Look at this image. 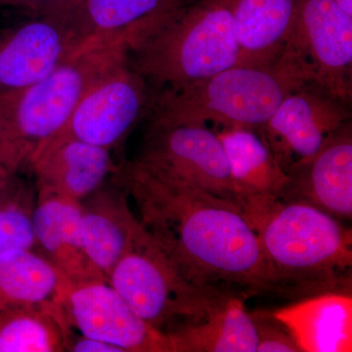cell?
<instances>
[{"instance_id": "6da1fadb", "label": "cell", "mask_w": 352, "mask_h": 352, "mask_svg": "<svg viewBox=\"0 0 352 352\" xmlns=\"http://www.w3.org/2000/svg\"><path fill=\"white\" fill-rule=\"evenodd\" d=\"M122 170L139 223L180 276L240 298L277 294L258 235L239 206L132 162Z\"/></svg>"}, {"instance_id": "7a4b0ae2", "label": "cell", "mask_w": 352, "mask_h": 352, "mask_svg": "<svg viewBox=\"0 0 352 352\" xmlns=\"http://www.w3.org/2000/svg\"><path fill=\"white\" fill-rule=\"evenodd\" d=\"M243 212L258 235L277 295L351 292L352 234L340 220L288 198L252 204Z\"/></svg>"}, {"instance_id": "3957f363", "label": "cell", "mask_w": 352, "mask_h": 352, "mask_svg": "<svg viewBox=\"0 0 352 352\" xmlns=\"http://www.w3.org/2000/svg\"><path fill=\"white\" fill-rule=\"evenodd\" d=\"M241 63L226 0H191L134 36L129 64L153 94L179 89Z\"/></svg>"}, {"instance_id": "277c9868", "label": "cell", "mask_w": 352, "mask_h": 352, "mask_svg": "<svg viewBox=\"0 0 352 352\" xmlns=\"http://www.w3.org/2000/svg\"><path fill=\"white\" fill-rule=\"evenodd\" d=\"M314 80L305 59L286 47L267 64H239L193 85L154 94L146 120L258 129L287 95Z\"/></svg>"}, {"instance_id": "5b68a950", "label": "cell", "mask_w": 352, "mask_h": 352, "mask_svg": "<svg viewBox=\"0 0 352 352\" xmlns=\"http://www.w3.org/2000/svg\"><path fill=\"white\" fill-rule=\"evenodd\" d=\"M127 38L89 41L22 91L0 97L9 139L29 163L34 153L59 133L88 92L129 58Z\"/></svg>"}, {"instance_id": "8992f818", "label": "cell", "mask_w": 352, "mask_h": 352, "mask_svg": "<svg viewBox=\"0 0 352 352\" xmlns=\"http://www.w3.org/2000/svg\"><path fill=\"white\" fill-rule=\"evenodd\" d=\"M108 282L142 320L166 337L204 320L232 296L186 281L142 227Z\"/></svg>"}, {"instance_id": "52a82bcc", "label": "cell", "mask_w": 352, "mask_h": 352, "mask_svg": "<svg viewBox=\"0 0 352 352\" xmlns=\"http://www.w3.org/2000/svg\"><path fill=\"white\" fill-rule=\"evenodd\" d=\"M146 120L142 146L132 163L188 183L242 208L228 157L215 131L201 124Z\"/></svg>"}, {"instance_id": "ba28073f", "label": "cell", "mask_w": 352, "mask_h": 352, "mask_svg": "<svg viewBox=\"0 0 352 352\" xmlns=\"http://www.w3.org/2000/svg\"><path fill=\"white\" fill-rule=\"evenodd\" d=\"M351 117V103L309 80L287 95L276 112L256 131L288 173L311 159Z\"/></svg>"}, {"instance_id": "9c48e42d", "label": "cell", "mask_w": 352, "mask_h": 352, "mask_svg": "<svg viewBox=\"0 0 352 352\" xmlns=\"http://www.w3.org/2000/svg\"><path fill=\"white\" fill-rule=\"evenodd\" d=\"M153 98L149 85L127 58L88 92L68 124L53 138H73L112 150L146 120Z\"/></svg>"}, {"instance_id": "30bf717a", "label": "cell", "mask_w": 352, "mask_h": 352, "mask_svg": "<svg viewBox=\"0 0 352 352\" xmlns=\"http://www.w3.org/2000/svg\"><path fill=\"white\" fill-rule=\"evenodd\" d=\"M287 44L307 62L315 82L351 103L352 16L333 0H296Z\"/></svg>"}, {"instance_id": "8fae6325", "label": "cell", "mask_w": 352, "mask_h": 352, "mask_svg": "<svg viewBox=\"0 0 352 352\" xmlns=\"http://www.w3.org/2000/svg\"><path fill=\"white\" fill-rule=\"evenodd\" d=\"M30 17L0 29V97L38 82L85 44L66 13Z\"/></svg>"}, {"instance_id": "7c38bea8", "label": "cell", "mask_w": 352, "mask_h": 352, "mask_svg": "<svg viewBox=\"0 0 352 352\" xmlns=\"http://www.w3.org/2000/svg\"><path fill=\"white\" fill-rule=\"evenodd\" d=\"M62 310L69 328L124 352H173L168 337L142 320L107 281L72 285Z\"/></svg>"}, {"instance_id": "4fadbf2b", "label": "cell", "mask_w": 352, "mask_h": 352, "mask_svg": "<svg viewBox=\"0 0 352 352\" xmlns=\"http://www.w3.org/2000/svg\"><path fill=\"white\" fill-rule=\"evenodd\" d=\"M280 198L311 204L339 220L352 217V122H346L321 149L288 173Z\"/></svg>"}, {"instance_id": "5bb4252c", "label": "cell", "mask_w": 352, "mask_h": 352, "mask_svg": "<svg viewBox=\"0 0 352 352\" xmlns=\"http://www.w3.org/2000/svg\"><path fill=\"white\" fill-rule=\"evenodd\" d=\"M38 193L82 201L98 191L120 170L111 150L73 138H53L30 159Z\"/></svg>"}, {"instance_id": "9a60e30c", "label": "cell", "mask_w": 352, "mask_h": 352, "mask_svg": "<svg viewBox=\"0 0 352 352\" xmlns=\"http://www.w3.org/2000/svg\"><path fill=\"white\" fill-rule=\"evenodd\" d=\"M38 194V204L32 210V229L38 247L72 285L107 281L85 254L80 201L57 194Z\"/></svg>"}, {"instance_id": "2e32d148", "label": "cell", "mask_w": 352, "mask_h": 352, "mask_svg": "<svg viewBox=\"0 0 352 352\" xmlns=\"http://www.w3.org/2000/svg\"><path fill=\"white\" fill-rule=\"evenodd\" d=\"M272 314L291 333L300 351H352L351 292H325L305 296Z\"/></svg>"}, {"instance_id": "e0dca14e", "label": "cell", "mask_w": 352, "mask_h": 352, "mask_svg": "<svg viewBox=\"0 0 352 352\" xmlns=\"http://www.w3.org/2000/svg\"><path fill=\"white\" fill-rule=\"evenodd\" d=\"M215 132L228 157L242 210L282 196L288 175L258 131L228 126L219 127Z\"/></svg>"}, {"instance_id": "ac0fdd59", "label": "cell", "mask_w": 352, "mask_h": 352, "mask_svg": "<svg viewBox=\"0 0 352 352\" xmlns=\"http://www.w3.org/2000/svg\"><path fill=\"white\" fill-rule=\"evenodd\" d=\"M94 195L97 200L82 207V244L90 263L108 281L113 267L131 249L141 226L124 194L102 191L101 187Z\"/></svg>"}, {"instance_id": "d6986e66", "label": "cell", "mask_w": 352, "mask_h": 352, "mask_svg": "<svg viewBox=\"0 0 352 352\" xmlns=\"http://www.w3.org/2000/svg\"><path fill=\"white\" fill-rule=\"evenodd\" d=\"M191 0H78L66 12L83 43L129 38Z\"/></svg>"}, {"instance_id": "ffe728a7", "label": "cell", "mask_w": 352, "mask_h": 352, "mask_svg": "<svg viewBox=\"0 0 352 352\" xmlns=\"http://www.w3.org/2000/svg\"><path fill=\"white\" fill-rule=\"evenodd\" d=\"M71 287L63 273L34 250H10L0 256V303L6 309L23 307L62 309Z\"/></svg>"}, {"instance_id": "44dd1931", "label": "cell", "mask_w": 352, "mask_h": 352, "mask_svg": "<svg viewBox=\"0 0 352 352\" xmlns=\"http://www.w3.org/2000/svg\"><path fill=\"white\" fill-rule=\"evenodd\" d=\"M241 47V63L267 64L283 53L296 0H226Z\"/></svg>"}, {"instance_id": "7402d4cb", "label": "cell", "mask_w": 352, "mask_h": 352, "mask_svg": "<svg viewBox=\"0 0 352 352\" xmlns=\"http://www.w3.org/2000/svg\"><path fill=\"white\" fill-rule=\"evenodd\" d=\"M173 352H256L258 335L242 298L230 296L199 323L168 335Z\"/></svg>"}, {"instance_id": "603a6c76", "label": "cell", "mask_w": 352, "mask_h": 352, "mask_svg": "<svg viewBox=\"0 0 352 352\" xmlns=\"http://www.w3.org/2000/svg\"><path fill=\"white\" fill-rule=\"evenodd\" d=\"M69 331L62 309L9 308L0 318V352L64 351Z\"/></svg>"}, {"instance_id": "cb8c5ba5", "label": "cell", "mask_w": 352, "mask_h": 352, "mask_svg": "<svg viewBox=\"0 0 352 352\" xmlns=\"http://www.w3.org/2000/svg\"><path fill=\"white\" fill-rule=\"evenodd\" d=\"M36 247L32 212L18 206L0 208V256L10 250H34Z\"/></svg>"}, {"instance_id": "d4e9b609", "label": "cell", "mask_w": 352, "mask_h": 352, "mask_svg": "<svg viewBox=\"0 0 352 352\" xmlns=\"http://www.w3.org/2000/svg\"><path fill=\"white\" fill-rule=\"evenodd\" d=\"M258 335L256 352H300L298 344L273 314H251Z\"/></svg>"}, {"instance_id": "484cf974", "label": "cell", "mask_w": 352, "mask_h": 352, "mask_svg": "<svg viewBox=\"0 0 352 352\" xmlns=\"http://www.w3.org/2000/svg\"><path fill=\"white\" fill-rule=\"evenodd\" d=\"M78 0H0V7L17 9L29 16L66 13Z\"/></svg>"}, {"instance_id": "4316f807", "label": "cell", "mask_w": 352, "mask_h": 352, "mask_svg": "<svg viewBox=\"0 0 352 352\" xmlns=\"http://www.w3.org/2000/svg\"><path fill=\"white\" fill-rule=\"evenodd\" d=\"M22 164V161L10 143L9 139L8 126L6 112H4L2 102L0 100V166H8V168H16Z\"/></svg>"}, {"instance_id": "83f0119b", "label": "cell", "mask_w": 352, "mask_h": 352, "mask_svg": "<svg viewBox=\"0 0 352 352\" xmlns=\"http://www.w3.org/2000/svg\"><path fill=\"white\" fill-rule=\"evenodd\" d=\"M66 351L73 352H124L120 347L102 342V340L91 339L85 336L69 335L67 337Z\"/></svg>"}, {"instance_id": "f1b7e54d", "label": "cell", "mask_w": 352, "mask_h": 352, "mask_svg": "<svg viewBox=\"0 0 352 352\" xmlns=\"http://www.w3.org/2000/svg\"><path fill=\"white\" fill-rule=\"evenodd\" d=\"M344 11L352 16V0H333Z\"/></svg>"}]
</instances>
